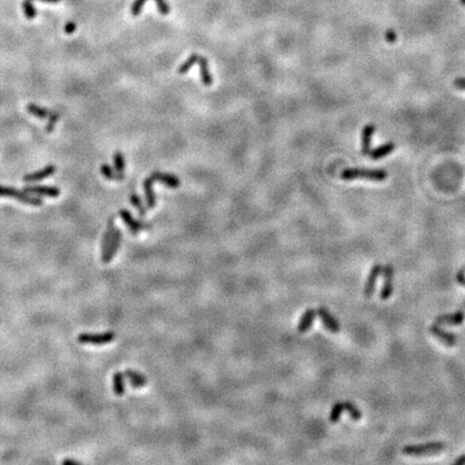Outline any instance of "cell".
Here are the masks:
<instances>
[{
	"instance_id": "obj_1",
	"label": "cell",
	"mask_w": 465,
	"mask_h": 465,
	"mask_svg": "<svg viewBox=\"0 0 465 465\" xmlns=\"http://www.w3.org/2000/svg\"><path fill=\"white\" fill-rule=\"evenodd\" d=\"M388 178V172L384 169H366V168H347L343 170L342 179L355 180L364 179L373 182H382Z\"/></svg>"
},
{
	"instance_id": "obj_2",
	"label": "cell",
	"mask_w": 465,
	"mask_h": 465,
	"mask_svg": "<svg viewBox=\"0 0 465 465\" xmlns=\"http://www.w3.org/2000/svg\"><path fill=\"white\" fill-rule=\"evenodd\" d=\"M194 64H198L199 67H200V78H202V82L203 83L206 85V86H209V85H211L212 84V77L210 75V71H209V65H208V60L203 57V56H200L198 55V54H192V55H191L183 64H182V65L179 67L178 69V72L179 74H185V72H188L191 67H192Z\"/></svg>"
},
{
	"instance_id": "obj_3",
	"label": "cell",
	"mask_w": 465,
	"mask_h": 465,
	"mask_svg": "<svg viewBox=\"0 0 465 465\" xmlns=\"http://www.w3.org/2000/svg\"><path fill=\"white\" fill-rule=\"evenodd\" d=\"M0 197H12L23 204L32 206H41L43 204V200L40 197L32 196L28 193H26L25 191L16 190L11 187L0 185Z\"/></svg>"
},
{
	"instance_id": "obj_4",
	"label": "cell",
	"mask_w": 465,
	"mask_h": 465,
	"mask_svg": "<svg viewBox=\"0 0 465 465\" xmlns=\"http://www.w3.org/2000/svg\"><path fill=\"white\" fill-rule=\"evenodd\" d=\"M445 443L442 442H433L426 443L422 445H410L404 447L403 452L408 455H424V454H434L439 453L445 449Z\"/></svg>"
},
{
	"instance_id": "obj_5",
	"label": "cell",
	"mask_w": 465,
	"mask_h": 465,
	"mask_svg": "<svg viewBox=\"0 0 465 465\" xmlns=\"http://www.w3.org/2000/svg\"><path fill=\"white\" fill-rule=\"evenodd\" d=\"M115 334L113 332H107L102 334H81L78 337V342L81 344H92L96 346L106 345L113 342Z\"/></svg>"
},
{
	"instance_id": "obj_6",
	"label": "cell",
	"mask_w": 465,
	"mask_h": 465,
	"mask_svg": "<svg viewBox=\"0 0 465 465\" xmlns=\"http://www.w3.org/2000/svg\"><path fill=\"white\" fill-rule=\"evenodd\" d=\"M120 216L126 226L129 227V230L132 232L133 235H137L140 231L142 230H150L151 229V224L150 223H145L139 220H136V219L133 218L132 213L126 210V209H122L120 210Z\"/></svg>"
},
{
	"instance_id": "obj_7",
	"label": "cell",
	"mask_w": 465,
	"mask_h": 465,
	"mask_svg": "<svg viewBox=\"0 0 465 465\" xmlns=\"http://www.w3.org/2000/svg\"><path fill=\"white\" fill-rule=\"evenodd\" d=\"M393 275H394V269L393 266L391 264H387V265L384 267V287H382L380 291V299L381 300H387L390 298L392 295V292H393Z\"/></svg>"
},
{
	"instance_id": "obj_8",
	"label": "cell",
	"mask_w": 465,
	"mask_h": 465,
	"mask_svg": "<svg viewBox=\"0 0 465 465\" xmlns=\"http://www.w3.org/2000/svg\"><path fill=\"white\" fill-rule=\"evenodd\" d=\"M318 315L320 317L321 321L326 330H329L331 333H338L340 331V325L338 321L336 320L335 317L330 314L329 310L324 307H320L318 309Z\"/></svg>"
},
{
	"instance_id": "obj_9",
	"label": "cell",
	"mask_w": 465,
	"mask_h": 465,
	"mask_svg": "<svg viewBox=\"0 0 465 465\" xmlns=\"http://www.w3.org/2000/svg\"><path fill=\"white\" fill-rule=\"evenodd\" d=\"M430 332L436 337V338H439L445 345L450 346V347L454 346L455 343H457V340H458L457 336H455L453 333H449V332L443 330L441 325L437 323H434L430 326Z\"/></svg>"
},
{
	"instance_id": "obj_10",
	"label": "cell",
	"mask_w": 465,
	"mask_h": 465,
	"mask_svg": "<svg viewBox=\"0 0 465 465\" xmlns=\"http://www.w3.org/2000/svg\"><path fill=\"white\" fill-rule=\"evenodd\" d=\"M121 240H122V232L120 230L115 229L114 233H113V237L111 239V242H110V245H109V248H108V251L106 252V254L104 255V257H102L103 263L108 264V263H110L113 260V258L115 257V254H116L118 248H120Z\"/></svg>"
},
{
	"instance_id": "obj_11",
	"label": "cell",
	"mask_w": 465,
	"mask_h": 465,
	"mask_svg": "<svg viewBox=\"0 0 465 465\" xmlns=\"http://www.w3.org/2000/svg\"><path fill=\"white\" fill-rule=\"evenodd\" d=\"M24 191L28 194H36L41 196L57 197L60 195V190L55 187H42V185H27Z\"/></svg>"
},
{
	"instance_id": "obj_12",
	"label": "cell",
	"mask_w": 465,
	"mask_h": 465,
	"mask_svg": "<svg viewBox=\"0 0 465 465\" xmlns=\"http://www.w3.org/2000/svg\"><path fill=\"white\" fill-rule=\"evenodd\" d=\"M381 270H382V266L380 265V264H376V265L370 269L365 287H364V295H365V297L369 298L373 296L374 291H375L376 282H377V279L380 275Z\"/></svg>"
},
{
	"instance_id": "obj_13",
	"label": "cell",
	"mask_w": 465,
	"mask_h": 465,
	"mask_svg": "<svg viewBox=\"0 0 465 465\" xmlns=\"http://www.w3.org/2000/svg\"><path fill=\"white\" fill-rule=\"evenodd\" d=\"M152 182H161V183L165 184L169 188H178L180 185V180L174 175L165 174V172L161 171H154L152 175L149 177Z\"/></svg>"
},
{
	"instance_id": "obj_14",
	"label": "cell",
	"mask_w": 465,
	"mask_h": 465,
	"mask_svg": "<svg viewBox=\"0 0 465 465\" xmlns=\"http://www.w3.org/2000/svg\"><path fill=\"white\" fill-rule=\"evenodd\" d=\"M55 171H56V167L54 166V165H48L47 167H44L43 169L37 171V172H33V174H28V175H26L24 176V181L25 182H28V183H32V182H38L42 179H45V178H48L52 175L55 174Z\"/></svg>"
},
{
	"instance_id": "obj_15",
	"label": "cell",
	"mask_w": 465,
	"mask_h": 465,
	"mask_svg": "<svg viewBox=\"0 0 465 465\" xmlns=\"http://www.w3.org/2000/svg\"><path fill=\"white\" fill-rule=\"evenodd\" d=\"M464 321V313L458 312L450 315H442L436 317L435 323L437 324H450V325H460Z\"/></svg>"
},
{
	"instance_id": "obj_16",
	"label": "cell",
	"mask_w": 465,
	"mask_h": 465,
	"mask_svg": "<svg viewBox=\"0 0 465 465\" xmlns=\"http://www.w3.org/2000/svg\"><path fill=\"white\" fill-rule=\"evenodd\" d=\"M316 315H317V313L315 309L309 308L306 310L305 314L302 316V318H300V320L297 325V330L299 333H306L307 331L310 330V327H312L315 319H316Z\"/></svg>"
},
{
	"instance_id": "obj_17",
	"label": "cell",
	"mask_w": 465,
	"mask_h": 465,
	"mask_svg": "<svg viewBox=\"0 0 465 465\" xmlns=\"http://www.w3.org/2000/svg\"><path fill=\"white\" fill-rule=\"evenodd\" d=\"M124 376L129 379L134 389H140L148 384V379L145 378L142 374L134 369H126Z\"/></svg>"
},
{
	"instance_id": "obj_18",
	"label": "cell",
	"mask_w": 465,
	"mask_h": 465,
	"mask_svg": "<svg viewBox=\"0 0 465 465\" xmlns=\"http://www.w3.org/2000/svg\"><path fill=\"white\" fill-rule=\"evenodd\" d=\"M376 127L374 125H366L363 129L362 133V153L364 155H368L371 147V138L373 135L375 133Z\"/></svg>"
},
{
	"instance_id": "obj_19",
	"label": "cell",
	"mask_w": 465,
	"mask_h": 465,
	"mask_svg": "<svg viewBox=\"0 0 465 465\" xmlns=\"http://www.w3.org/2000/svg\"><path fill=\"white\" fill-rule=\"evenodd\" d=\"M394 149H395V144L393 142H388V143L380 145V147H378L376 149L371 150L368 154V157L373 160H381V159L388 157L390 153L394 151Z\"/></svg>"
},
{
	"instance_id": "obj_20",
	"label": "cell",
	"mask_w": 465,
	"mask_h": 465,
	"mask_svg": "<svg viewBox=\"0 0 465 465\" xmlns=\"http://www.w3.org/2000/svg\"><path fill=\"white\" fill-rule=\"evenodd\" d=\"M114 230H115V229H114V216H112V218L109 219L107 231H106L105 236H104V238H103V242H102V257H104V255L106 254V252L108 251V248H109V245H110L111 239H112V237H113Z\"/></svg>"
},
{
	"instance_id": "obj_21",
	"label": "cell",
	"mask_w": 465,
	"mask_h": 465,
	"mask_svg": "<svg viewBox=\"0 0 465 465\" xmlns=\"http://www.w3.org/2000/svg\"><path fill=\"white\" fill-rule=\"evenodd\" d=\"M124 374L122 373H115L113 375V391L114 393L118 396L124 394L125 392V384H124Z\"/></svg>"
},
{
	"instance_id": "obj_22",
	"label": "cell",
	"mask_w": 465,
	"mask_h": 465,
	"mask_svg": "<svg viewBox=\"0 0 465 465\" xmlns=\"http://www.w3.org/2000/svg\"><path fill=\"white\" fill-rule=\"evenodd\" d=\"M27 111L39 118H45V117L50 116V114H51V111H49L48 109L39 107L35 104H29L28 106H27Z\"/></svg>"
},
{
	"instance_id": "obj_23",
	"label": "cell",
	"mask_w": 465,
	"mask_h": 465,
	"mask_svg": "<svg viewBox=\"0 0 465 465\" xmlns=\"http://www.w3.org/2000/svg\"><path fill=\"white\" fill-rule=\"evenodd\" d=\"M100 171H102L103 176L106 177V178L109 179V180L121 181V180L124 179L122 176H120V175L117 174L115 169H112L111 166H109L108 164H104V165L102 166V168H100Z\"/></svg>"
},
{
	"instance_id": "obj_24",
	"label": "cell",
	"mask_w": 465,
	"mask_h": 465,
	"mask_svg": "<svg viewBox=\"0 0 465 465\" xmlns=\"http://www.w3.org/2000/svg\"><path fill=\"white\" fill-rule=\"evenodd\" d=\"M344 410H345V407H344V403L343 402L335 403L334 406L332 407L331 414H330V421L332 423H336L337 421H338Z\"/></svg>"
},
{
	"instance_id": "obj_25",
	"label": "cell",
	"mask_w": 465,
	"mask_h": 465,
	"mask_svg": "<svg viewBox=\"0 0 465 465\" xmlns=\"http://www.w3.org/2000/svg\"><path fill=\"white\" fill-rule=\"evenodd\" d=\"M114 160V168L120 176L124 178V169H125V160L121 152H116L113 157Z\"/></svg>"
},
{
	"instance_id": "obj_26",
	"label": "cell",
	"mask_w": 465,
	"mask_h": 465,
	"mask_svg": "<svg viewBox=\"0 0 465 465\" xmlns=\"http://www.w3.org/2000/svg\"><path fill=\"white\" fill-rule=\"evenodd\" d=\"M23 11L27 19L33 20L37 16V10L33 4V0H24L23 2Z\"/></svg>"
},
{
	"instance_id": "obj_27",
	"label": "cell",
	"mask_w": 465,
	"mask_h": 465,
	"mask_svg": "<svg viewBox=\"0 0 465 465\" xmlns=\"http://www.w3.org/2000/svg\"><path fill=\"white\" fill-rule=\"evenodd\" d=\"M131 203L133 204V206L137 209V210H138L140 216H144L145 214H147V211H148V208L147 207H144L142 205V202H141V199L140 197L137 195V194H132L131 195Z\"/></svg>"
},
{
	"instance_id": "obj_28",
	"label": "cell",
	"mask_w": 465,
	"mask_h": 465,
	"mask_svg": "<svg viewBox=\"0 0 465 465\" xmlns=\"http://www.w3.org/2000/svg\"><path fill=\"white\" fill-rule=\"evenodd\" d=\"M343 403H344L345 410H347L353 420H360V419L362 418V413L360 412V409L354 404H352L351 402H343Z\"/></svg>"
},
{
	"instance_id": "obj_29",
	"label": "cell",
	"mask_w": 465,
	"mask_h": 465,
	"mask_svg": "<svg viewBox=\"0 0 465 465\" xmlns=\"http://www.w3.org/2000/svg\"><path fill=\"white\" fill-rule=\"evenodd\" d=\"M154 2H155V4H157L158 10L161 14L166 15L170 12V8L166 0H154Z\"/></svg>"
},
{
	"instance_id": "obj_30",
	"label": "cell",
	"mask_w": 465,
	"mask_h": 465,
	"mask_svg": "<svg viewBox=\"0 0 465 465\" xmlns=\"http://www.w3.org/2000/svg\"><path fill=\"white\" fill-rule=\"evenodd\" d=\"M148 0H135L133 6H132V14L134 16H137V15H139L142 11V8L144 6V4L147 3Z\"/></svg>"
},
{
	"instance_id": "obj_31",
	"label": "cell",
	"mask_w": 465,
	"mask_h": 465,
	"mask_svg": "<svg viewBox=\"0 0 465 465\" xmlns=\"http://www.w3.org/2000/svg\"><path fill=\"white\" fill-rule=\"evenodd\" d=\"M58 118H59V114L56 111L55 112H51L50 121H49L47 127H45V130H47V133H51L54 130V125L56 124V122L58 121Z\"/></svg>"
},
{
	"instance_id": "obj_32",
	"label": "cell",
	"mask_w": 465,
	"mask_h": 465,
	"mask_svg": "<svg viewBox=\"0 0 465 465\" xmlns=\"http://www.w3.org/2000/svg\"><path fill=\"white\" fill-rule=\"evenodd\" d=\"M396 39H397V36H396V34H395L393 30H392V29H390V30H388V32L386 33V40H387L388 42H390V43H394V42L396 41Z\"/></svg>"
},
{
	"instance_id": "obj_33",
	"label": "cell",
	"mask_w": 465,
	"mask_h": 465,
	"mask_svg": "<svg viewBox=\"0 0 465 465\" xmlns=\"http://www.w3.org/2000/svg\"><path fill=\"white\" fill-rule=\"evenodd\" d=\"M76 28H77L76 23H74V22H68V23L66 24V26H65V33L68 34V35H70V34H72V33H75Z\"/></svg>"
},
{
	"instance_id": "obj_34",
	"label": "cell",
	"mask_w": 465,
	"mask_h": 465,
	"mask_svg": "<svg viewBox=\"0 0 465 465\" xmlns=\"http://www.w3.org/2000/svg\"><path fill=\"white\" fill-rule=\"evenodd\" d=\"M454 86L458 89L465 90V78H459L454 81Z\"/></svg>"
},
{
	"instance_id": "obj_35",
	"label": "cell",
	"mask_w": 465,
	"mask_h": 465,
	"mask_svg": "<svg viewBox=\"0 0 465 465\" xmlns=\"http://www.w3.org/2000/svg\"><path fill=\"white\" fill-rule=\"evenodd\" d=\"M455 279H457V281L459 282L461 286L465 287V272L463 270H460L457 273V277H455Z\"/></svg>"
},
{
	"instance_id": "obj_36",
	"label": "cell",
	"mask_w": 465,
	"mask_h": 465,
	"mask_svg": "<svg viewBox=\"0 0 465 465\" xmlns=\"http://www.w3.org/2000/svg\"><path fill=\"white\" fill-rule=\"evenodd\" d=\"M453 464L454 465H463V464H465V454H462V455H460L458 459H455L453 461Z\"/></svg>"
},
{
	"instance_id": "obj_37",
	"label": "cell",
	"mask_w": 465,
	"mask_h": 465,
	"mask_svg": "<svg viewBox=\"0 0 465 465\" xmlns=\"http://www.w3.org/2000/svg\"><path fill=\"white\" fill-rule=\"evenodd\" d=\"M64 464H75V465H80L81 463L78 462V461H75V460H65V461H63Z\"/></svg>"
},
{
	"instance_id": "obj_38",
	"label": "cell",
	"mask_w": 465,
	"mask_h": 465,
	"mask_svg": "<svg viewBox=\"0 0 465 465\" xmlns=\"http://www.w3.org/2000/svg\"><path fill=\"white\" fill-rule=\"evenodd\" d=\"M38 2L48 3V4H57V3L60 2V0H38Z\"/></svg>"
},
{
	"instance_id": "obj_39",
	"label": "cell",
	"mask_w": 465,
	"mask_h": 465,
	"mask_svg": "<svg viewBox=\"0 0 465 465\" xmlns=\"http://www.w3.org/2000/svg\"><path fill=\"white\" fill-rule=\"evenodd\" d=\"M460 2H461V4H462V5H464V6H465V0H460Z\"/></svg>"
},
{
	"instance_id": "obj_40",
	"label": "cell",
	"mask_w": 465,
	"mask_h": 465,
	"mask_svg": "<svg viewBox=\"0 0 465 465\" xmlns=\"http://www.w3.org/2000/svg\"><path fill=\"white\" fill-rule=\"evenodd\" d=\"M462 270H463V271H464V272H465V268H463V269H462Z\"/></svg>"
}]
</instances>
